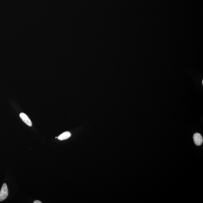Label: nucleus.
<instances>
[{"label":"nucleus","mask_w":203,"mask_h":203,"mask_svg":"<svg viewBox=\"0 0 203 203\" xmlns=\"http://www.w3.org/2000/svg\"><path fill=\"white\" fill-rule=\"evenodd\" d=\"M194 142L196 145L200 146L203 143V139L202 135L199 133H196L193 135Z\"/></svg>","instance_id":"nucleus-2"},{"label":"nucleus","mask_w":203,"mask_h":203,"mask_svg":"<svg viewBox=\"0 0 203 203\" xmlns=\"http://www.w3.org/2000/svg\"><path fill=\"white\" fill-rule=\"evenodd\" d=\"M71 136V133L69 132H65L61 134L58 137L59 140H63L70 138Z\"/></svg>","instance_id":"nucleus-4"},{"label":"nucleus","mask_w":203,"mask_h":203,"mask_svg":"<svg viewBox=\"0 0 203 203\" xmlns=\"http://www.w3.org/2000/svg\"><path fill=\"white\" fill-rule=\"evenodd\" d=\"M34 203H42V202L39 201H34Z\"/></svg>","instance_id":"nucleus-5"},{"label":"nucleus","mask_w":203,"mask_h":203,"mask_svg":"<svg viewBox=\"0 0 203 203\" xmlns=\"http://www.w3.org/2000/svg\"><path fill=\"white\" fill-rule=\"evenodd\" d=\"M8 195L7 186L6 184H3L0 192V201L5 200Z\"/></svg>","instance_id":"nucleus-1"},{"label":"nucleus","mask_w":203,"mask_h":203,"mask_svg":"<svg viewBox=\"0 0 203 203\" xmlns=\"http://www.w3.org/2000/svg\"><path fill=\"white\" fill-rule=\"evenodd\" d=\"M202 84H203V80H202Z\"/></svg>","instance_id":"nucleus-6"},{"label":"nucleus","mask_w":203,"mask_h":203,"mask_svg":"<svg viewBox=\"0 0 203 203\" xmlns=\"http://www.w3.org/2000/svg\"><path fill=\"white\" fill-rule=\"evenodd\" d=\"M20 117L22 121L27 125L29 126H32V123L31 122V120L29 118L28 116L24 113H21L20 114Z\"/></svg>","instance_id":"nucleus-3"}]
</instances>
